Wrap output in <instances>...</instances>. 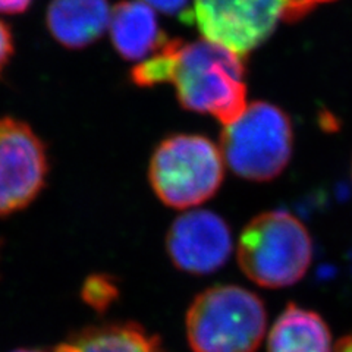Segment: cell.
<instances>
[{
  "label": "cell",
  "mask_w": 352,
  "mask_h": 352,
  "mask_svg": "<svg viewBox=\"0 0 352 352\" xmlns=\"http://www.w3.org/2000/svg\"><path fill=\"white\" fill-rule=\"evenodd\" d=\"M109 30L116 52L126 60H144L168 40L154 9L141 0H124L115 5Z\"/></svg>",
  "instance_id": "9c48e42d"
},
{
  "label": "cell",
  "mask_w": 352,
  "mask_h": 352,
  "mask_svg": "<svg viewBox=\"0 0 352 352\" xmlns=\"http://www.w3.org/2000/svg\"><path fill=\"white\" fill-rule=\"evenodd\" d=\"M236 256L250 280L263 288H286L310 269L313 241L298 217L272 210L250 220L239 235Z\"/></svg>",
  "instance_id": "7a4b0ae2"
},
{
  "label": "cell",
  "mask_w": 352,
  "mask_h": 352,
  "mask_svg": "<svg viewBox=\"0 0 352 352\" xmlns=\"http://www.w3.org/2000/svg\"><path fill=\"white\" fill-rule=\"evenodd\" d=\"M267 352H335L332 332L318 313L289 304L270 329Z\"/></svg>",
  "instance_id": "8fae6325"
},
{
  "label": "cell",
  "mask_w": 352,
  "mask_h": 352,
  "mask_svg": "<svg viewBox=\"0 0 352 352\" xmlns=\"http://www.w3.org/2000/svg\"><path fill=\"white\" fill-rule=\"evenodd\" d=\"M335 352H352V332L339 340L335 345Z\"/></svg>",
  "instance_id": "e0dca14e"
},
{
  "label": "cell",
  "mask_w": 352,
  "mask_h": 352,
  "mask_svg": "<svg viewBox=\"0 0 352 352\" xmlns=\"http://www.w3.org/2000/svg\"><path fill=\"white\" fill-rule=\"evenodd\" d=\"M47 175L49 157L41 138L22 120L0 118V217L34 201Z\"/></svg>",
  "instance_id": "52a82bcc"
},
{
  "label": "cell",
  "mask_w": 352,
  "mask_h": 352,
  "mask_svg": "<svg viewBox=\"0 0 352 352\" xmlns=\"http://www.w3.org/2000/svg\"><path fill=\"white\" fill-rule=\"evenodd\" d=\"M351 173H352V172H351Z\"/></svg>",
  "instance_id": "d6986e66"
},
{
  "label": "cell",
  "mask_w": 352,
  "mask_h": 352,
  "mask_svg": "<svg viewBox=\"0 0 352 352\" xmlns=\"http://www.w3.org/2000/svg\"><path fill=\"white\" fill-rule=\"evenodd\" d=\"M219 147L225 164L239 178L272 181L292 157V122L278 106L254 102L232 124L223 126Z\"/></svg>",
  "instance_id": "8992f818"
},
{
  "label": "cell",
  "mask_w": 352,
  "mask_h": 352,
  "mask_svg": "<svg viewBox=\"0 0 352 352\" xmlns=\"http://www.w3.org/2000/svg\"><path fill=\"white\" fill-rule=\"evenodd\" d=\"M333 0H194L184 21L197 24L206 40L244 58L282 22L302 19Z\"/></svg>",
  "instance_id": "5b68a950"
},
{
  "label": "cell",
  "mask_w": 352,
  "mask_h": 352,
  "mask_svg": "<svg viewBox=\"0 0 352 352\" xmlns=\"http://www.w3.org/2000/svg\"><path fill=\"white\" fill-rule=\"evenodd\" d=\"M166 82L191 112L210 115L223 126L247 109L245 66L239 54L210 40H168Z\"/></svg>",
  "instance_id": "6da1fadb"
},
{
  "label": "cell",
  "mask_w": 352,
  "mask_h": 352,
  "mask_svg": "<svg viewBox=\"0 0 352 352\" xmlns=\"http://www.w3.org/2000/svg\"><path fill=\"white\" fill-rule=\"evenodd\" d=\"M12 352H46V351H41V349H28V348H24V349H15Z\"/></svg>",
  "instance_id": "ac0fdd59"
},
{
  "label": "cell",
  "mask_w": 352,
  "mask_h": 352,
  "mask_svg": "<svg viewBox=\"0 0 352 352\" xmlns=\"http://www.w3.org/2000/svg\"><path fill=\"white\" fill-rule=\"evenodd\" d=\"M15 52V43L14 36L10 28L5 24L3 21H0V75L5 71L8 63L10 62Z\"/></svg>",
  "instance_id": "5bb4252c"
},
{
  "label": "cell",
  "mask_w": 352,
  "mask_h": 352,
  "mask_svg": "<svg viewBox=\"0 0 352 352\" xmlns=\"http://www.w3.org/2000/svg\"><path fill=\"white\" fill-rule=\"evenodd\" d=\"M118 298V286L107 276L96 274L87 279L82 286V300L94 310L103 311Z\"/></svg>",
  "instance_id": "4fadbf2b"
},
{
  "label": "cell",
  "mask_w": 352,
  "mask_h": 352,
  "mask_svg": "<svg viewBox=\"0 0 352 352\" xmlns=\"http://www.w3.org/2000/svg\"><path fill=\"white\" fill-rule=\"evenodd\" d=\"M32 0H0V14L15 15L25 12Z\"/></svg>",
  "instance_id": "2e32d148"
},
{
  "label": "cell",
  "mask_w": 352,
  "mask_h": 352,
  "mask_svg": "<svg viewBox=\"0 0 352 352\" xmlns=\"http://www.w3.org/2000/svg\"><path fill=\"white\" fill-rule=\"evenodd\" d=\"M230 229L208 210L186 212L168 230L166 250L176 267L191 274H208L223 267L232 254Z\"/></svg>",
  "instance_id": "ba28073f"
},
{
  "label": "cell",
  "mask_w": 352,
  "mask_h": 352,
  "mask_svg": "<svg viewBox=\"0 0 352 352\" xmlns=\"http://www.w3.org/2000/svg\"><path fill=\"white\" fill-rule=\"evenodd\" d=\"M225 166L222 151L213 141L203 135L176 134L164 138L154 150L148 179L164 206L188 210L219 191Z\"/></svg>",
  "instance_id": "277c9868"
},
{
  "label": "cell",
  "mask_w": 352,
  "mask_h": 352,
  "mask_svg": "<svg viewBox=\"0 0 352 352\" xmlns=\"http://www.w3.org/2000/svg\"><path fill=\"white\" fill-rule=\"evenodd\" d=\"M266 324L260 296L236 285H217L198 294L185 318L194 352H256Z\"/></svg>",
  "instance_id": "3957f363"
},
{
  "label": "cell",
  "mask_w": 352,
  "mask_h": 352,
  "mask_svg": "<svg viewBox=\"0 0 352 352\" xmlns=\"http://www.w3.org/2000/svg\"><path fill=\"white\" fill-rule=\"evenodd\" d=\"M54 352H162L157 338L134 323L93 326L74 335Z\"/></svg>",
  "instance_id": "7c38bea8"
},
{
  "label": "cell",
  "mask_w": 352,
  "mask_h": 352,
  "mask_svg": "<svg viewBox=\"0 0 352 352\" xmlns=\"http://www.w3.org/2000/svg\"><path fill=\"white\" fill-rule=\"evenodd\" d=\"M141 2H144L153 9H157L164 14H170V15L181 14L184 19V16L190 12L188 6L191 3V0H141Z\"/></svg>",
  "instance_id": "9a60e30c"
},
{
  "label": "cell",
  "mask_w": 352,
  "mask_h": 352,
  "mask_svg": "<svg viewBox=\"0 0 352 352\" xmlns=\"http://www.w3.org/2000/svg\"><path fill=\"white\" fill-rule=\"evenodd\" d=\"M112 8L107 0H52L47 28L66 49H84L103 36Z\"/></svg>",
  "instance_id": "30bf717a"
}]
</instances>
